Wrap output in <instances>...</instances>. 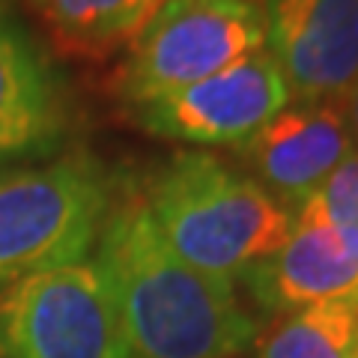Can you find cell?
I'll return each mask as SVG.
<instances>
[{"label": "cell", "instance_id": "1", "mask_svg": "<svg viewBox=\"0 0 358 358\" xmlns=\"http://www.w3.org/2000/svg\"><path fill=\"white\" fill-rule=\"evenodd\" d=\"M96 266L131 358H236L257 341L236 284L179 260L138 194L110 200Z\"/></svg>", "mask_w": 358, "mask_h": 358}, {"label": "cell", "instance_id": "2", "mask_svg": "<svg viewBox=\"0 0 358 358\" xmlns=\"http://www.w3.org/2000/svg\"><path fill=\"white\" fill-rule=\"evenodd\" d=\"M143 203L179 260L233 284L296 227V212L248 171L203 150L176 152L150 179Z\"/></svg>", "mask_w": 358, "mask_h": 358}, {"label": "cell", "instance_id": "3", "mask_svg": "<svg viewBox=\"0 0 358 358\" xmlns=\"http://www.w3.org/2000/svg\"><path fill=\"white\" fill-rule=\"evenodd\" d=\"M114 182L90 155L0 167V289L81 263L102 233Z\"/></svg>", "mask_w": 358, "mask_h": 358}, {"label": "cell", "instance_id": "4", "mask_svg": "<svg viewBox=\"0 0 358 358\" xmlns=\"http://www.w3.org/2000/svg\"><path fill=\"white\" fill-rule=\"evenodd\" d=\"M266 48L257 0H162L117 69L126 108L171 96Z\"/></svg>", "mask_w": 358, "mask_h": 358}, {"label": "cell", "instance_id": "5", "mask_svg": "<svg viewBox=\"0 0 358 358\" xmlns=\"http://www.w3.org/2000/svg\"><path fill=\"white\" fill-rule=\"evenodd\" d=\"M0 358H131L96 263H69L0 289Z\"/></svg>", "mask_w": 358, "mask_h": 358}, {"label": "cell", "instance_id": "6", "mask_svg": "<svg viewBox=\"0 0 358 358\" xmlns=\"http://www.w3.org/2000/svg\"><path fill=\"white\" fill-rule=\"evenodd\" d=\"M284 72L266 48L192 87L129 108L138 129L188 147H245L289 105Z\"/></svg>", "mask_w": 358, "mask_h": 358}, {"label": "cell", "instance_id": "7", "mask_svg": "<svg viewBox=\"0 0 358 358\" xmlns=\"http://www.w3.org/2000/svg\"><path fill=\"white\" fill-rule=\"evenodd\" d=\"M266 51L296 102H343L358 81V0H263Z\"/></svg>", "mask_w": 358, "mask_h": 358}, {"label": "cell", "instance_id": "8", "mask_svg": "<svg viewBox=\"0 0 358 358\" xmlns=\"http://www.w3.org/2000/svg\"><path fill=\"white\" fill-rule=\"evenodd\" d=\"M236 152L257 182L296 212L355 152V141L343 102H296Z\"/></svg>", "mask_w": 358, "mask_h": 358}, {"label": "cell", "instance_id": "9", "mask_svg": "<svg viewBox=\"0 0 358 358\" xmlns=\"http://www.w3.org/2000/svg\"><path fill=\"white\" fill-rule=\"evenodd\" d=\"M66 134V96L57 69L0 0V167L42 159Z\"/></svg>", "mask_w": 358, "mask_h": 358}, {"label": "cell", "instance_id": "10", "mask_svg": "<svg viewBox=\"0 0 358 358\" xmlns=\"http://www.w3.org/2000/svg\"><path fill=\"white\" fill-rule=\"evenodd\" d=\"M242 284L272 317L358 293V233L296 224L281 248L242 272Z\"/></svg>", "mask_w": 358, "mask_h": 358}, {"label": "cell", "instance_id": "11", "mask_svg": "<svg viewBox=\"0 0 358 358\" xmlns=\"http://www.w3.org/2000/svg\"><path fill=\"white\" fill-rule=\"evenodd\" d=\"M66 54L102 60L143 30L162 0H27Z\"/></svg>", "mask_w": 358, "mask_h": 358}, {"label": "cell", "instance_id": "12", "mask_svg": "<svg viewBox=\"0 0 358 358\" xmlns=\"http://www.w3.org/2000/svg\"><path fill=\"white\" fill-rule=\"evenodd\" d=\"M257 358H358V293L281 313L254 341Z\"/></svg>", "mask_w": 358, "mask_h": 358}, {"label": "cell", "instance_id": "13", "mask_svg": "<svg viewBox=\"0 0 358 358\" xmlns=\"http://www.w3.org/2000/svg\"><path fill=\"white\" fill-rule=\"evenodd\" d=\"M296 224L358 233V150L296 209Z\"/></svg>", "mask_w": 358, "mask_h": 358}, {"label": "cell", "instance_id": "14", "mask_svg": "<svg viewBox=\"0 0 358 358\" xmlns=\"http://www.w3.org/2000/svg\"><path fill=\"white\" fill-rule=\"evenodd\" d=\"M343 114H346V122H350V131H352V141L358 150V81L343 99Z\"/></svg>", "mask_w": 358, "mask_h": 358}]
</instances>
